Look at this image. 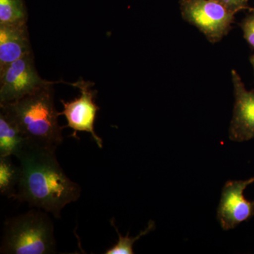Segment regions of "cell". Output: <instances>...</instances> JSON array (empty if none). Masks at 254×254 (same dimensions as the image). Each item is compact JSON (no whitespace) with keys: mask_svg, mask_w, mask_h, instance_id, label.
I'll return each instance as SVG.
<instances>
[{"mask_svg":"<svg viewBox=\"0 0 254 254\" xmlns=\"http://www.w3.org/2000/svg\"><path fill=\"white\" fill-rule=\"evenodd\" d=\"M56 81L21 99L0 105V110L6 113L19 128L26 144L57 150L63 143V130L60 125V116L55 105Z\"/></svg>","mask_w":254,"mask_h":254,"instance_id":"obj_2","label":"cell"},{"mask_svg":"<svg viewBox=\"0 0 254 254\" xmlns=\"http://www.w3.org/2000/svg\"><path fill=\"white\" fill-rule=\"evenodd\" d=\"M27 20L24 0H0V25L25 24Z\"/></svg>","mask_w":254,"mask_h":254,"instance_id":"obj_12","label":"cell"},{"mask_svg":"<svg viewBox=\"0 0 254 254\" xmlns=\"http://www.w3.org/2000/svg\"><path fill=\"white\" fill-rule=\"evenodd\" d=\"M47 213L39 209L7 219L4 222L0 253H56L54 226Z\"/></svg>","mask_w":254,"mask_h":254,"instance_id":"obj_3","label":"cell"},{"mask_svg":"<svg viewBox=\"0 0 254 254\" xmlns=\"http://www.w3.org/2000/svg\"><path fill=\"white\" fill-rule=\"evenodd\" d=\"M115 219H112L110 221L112 226L115 229L116 232H118L119 236V240L118 243L116 245L113 246V247L107 250L105 252V254H134V252L133 250V244L137 240H139L142 237L145 236L147 234L149 233L150 231L154 230L155 228V222L153 221H150L148 223V227L141 232L138 236L134 237V238H130L128 237V234L126 237L122 236L121 234L119 232L118 227L115 225L114 222Z\"/></svg>","mask_w":254,"mask_h":254,"instance_id":"obj_13","label":"cell"},{"mask_svg":"<svg viewBox=\"0 0 254 254\" xmlns=\"http://www.w3.org/2000/svg\"><path fill=\"white\" fill-rule=\"evenodd\" d=\"M32 51L27 23L0 25V73Z\"/></svg>","mask_w":254,"mask_h":254,"instance_id":"obj_9","label":"cell"},{"mask_svg":"<svg viewBox=\"0 0 254 254\" xmlns=\"http://www.w3.org/2000/svg\"><path fill=\"white\" fill-rule=\"evenodd\" d=\"M67 84L78 88L81 95L70 102L61 100L63 110L60 114L64 115L67 121V125L64 127L72 128L73 136L75 138H78L77 132L85 131L91 133L98 146L103 148V140L95 131V118L100 108L95 103L97 91L92 89L94 83L80 78L75 83H67Z\"/></svg>","mask_w":254,"mask_h":254,"instance_id":"obj_6","label":"cell"},{"mask_svg":"<svg viewBox=\"0 0 254 254\" xmlns=\"http://www.w3.org/2000/svg\"><path fill=\"white\" fill-rule=\"evenodd\" d=\"M16 158L20 179L14 200L60 218L63 209L81 196V187L64 172L56 150L26 144Z\"/></svg>","mask_w":254,"mask_h":254,"instance_id":"obj_1","label":"cell"},{"mask_svg":"<svg viewBox=\"0 0 254 254\" xmlns=\"http://www.w3.org/2000/svg\"><path fill=\"white\" fill-rule=\"evenodd\" d=\"M40 76L33 51L10 64L0 73V105L11 103L53 83Z\"/></svg>","mask_w":254,"mask_h":254,"instance_id":"obj_5","label":"cell"},{"mask_svg":"<svg viewBox=\"0 0 254 254\" xmlns=\"http://www.w3.org/2000/svg\"><path fill=\"white\" fill-rule=\"evenodd\" d=\"M235 103L230 128L232 141H245L254 138V91L246 89L235 70L232 71Z\"/></svg>","mask_w":254,"mask_h":254,"instance_id":"obj_8","label":"cell"},{"mask_svg":"<svg viewBox=\"0 0 254 254\" xmlns=\"http://www.w3.org/2000/svg\"><path fill=\"white\" fill-rule=\"evenodd\" d=\"M254 183V177L242 181H229L222 191L218 219L224 230H232L254 215V200H247L244 191Z\"/></svg>","mask_w":254,"mask_h":254,"instance_id":"obj_7","label":"cell"},{"mask_svg":"<svg viewBox=\"0 0 254 254\" xmlns=\"http://www.w3.org/2000/svg\"><path fill=\"white\" fill-rule=\"evenodd\" d=\"M241 27L243 30L246 41L254 49V11L242 21Z\"/></svg>","mask_w":254,"mask_h":254,"instance_id":"obj_14","label":"cell"},{"mask_svg":"<svg viewBox=\"0 0 254 254\" xmlns=\"http://www.w3.org/2000/svg\"><path fill=\"white\" fill-rule=\"evenodd\" d=\"M216 1L224 5L225 7L235 13V14L243 9H249L254 11V9L249 6V0H216Z\"/></svg>","mask_w":254,"mask_h":254,"instance_id":"obj_15","label":"cell"},{"mask_svg":"<svg viewBox=\"0 0 254 254\" xmlns=\"http://www.w3.org/2000/svg\"><path fill=\"white\" fill-rule=\"evenodd\" d=\"M26 143L16 124L0 110V157L17 156Z\"/></svg>","mask_w":254,"mask_h":254,"instance_id":"obj_10","label":"cell"},{"mask_svg":"<svg viewBox=\"0 0 254 254\" xmlns=\"http://www.w3.org/2000/svg\"><path fill=\"white\" fill-rule=\"evenodd\" d=\"M251 63H252V66H253L254 69V55L251 58Z\"/></svg>","mask_w":254,"mask_h":254,"instance_id":"obj_16","label":"cell"},{"mask_svg":"<svg viewBox=\"0 0 254 254\" xmlns=\"http://www.w3.org/2000/svg\"><path fill=\"white\" fill-rule=\"evenodd\" d=\"M182 17L215 43L231 30L235 21L232 12L216 0H180Z\"/></svg>","mask_w":254,"mask_h":254,"instance_id":"obj_4","label":"cell"},{"mask_svg":"<svg viewBox=\"0 0 254 254\" xmlns=\"http://www.w3.org/2000/svg\"><path fill=\"white\" fill-rule=\"evenodd\" d=\"M20 179V167L15 165L11 157H0V192L12 198Z\"/></svg>","mask_w":254,"mask_h":254,"instance_id":"obj_11","label":"cell"}]
</instances>
